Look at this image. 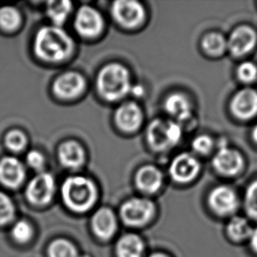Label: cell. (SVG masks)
Wrapping results in <instances>:
<instances>
[{"label":"cell","instance_id":"6da1fadb","mask_svg":"<svg viewBox=\"0 0 257 257\" xmlns=\"http://www.w3.org/2000/svg\"><path fill=\"white\" fill-rule=\"evenodd\" d=\"M34 49L40 59L49 63H59L72 53L73 41L61 27L46 26L35 35Z\"/></svg>","mask_w":257,"mask_h":257},{"label":"cell","instance_id":"603a6c76","mask_svg":"<svg viewBox=\"0 0 257 257\" xmlns=\"http://www.w3.org/2000/svg\"><path fill=\"white\" fill-rule=\"evenodd\" d=\"M227 234L231 239L236 241L246 240L250 236L253 228L247 219L242 217H233L227 224Z\"/></svg>","mask_w":257,"mask_h":257},{"label":"cell","instance_id":"2e32d148","mask_svg":"<svg viewBox=\"0 0 257 257\" xmlns=\"http://www.w3.org/2000/svg\"><path fill=\"white\" fill-rule=\"evenodd\" d=\"M143 111L134 102L120 104L115 112V121L125 132H132L138 128L143 122Z\"/></svg>","mask_w":257,"mask_h":257},{"label":"cell","instance_id":"1f68e13d","mask_svg":"<svg viewBox=\"0 0 257 257\" xmlns=\"http://www.w3.org/2000/svg\"><path fill=\"white\" fill-rule=\"evenodd\" d=\"M191 146L195 152L201 155H206L212 151L213 141L210 136L202 135L193 140Z\"/></svg>","mask_w":257,"mask_h":257},{"label":"cell","instance_id":"d590c367","mask_svg":"<svg viewBox=\"0 0 257 257\" xmlns=\"http://www.w3.org/2000/svg\"><path fill=\"white\" fill-rule=\"evenodd\" d=\"M253 137H254V141L257 143V125L254 126V130H253Z\"/></svg>","mask_w":257,"mask_h":257},{"label":"cell","instance_id":"484cf974","mask_svg":"<svg viewBox=\"0 0 257 257\" xmlns=\"http://www.w3.org/2000/svg\"><path fill=\"white\" fill-rule=\"evenodd\" d=\"M49 257H79L77 248L69 240H54L49 247Z\"/></svg>","mask_w":257,"mask_h":257},{"label":"cell","instance_id":"74e56055","mask_svg":"<svg viewBox=\"0 0 257 257\" xmlns=\"http://www.w3.org/2000/svg\"><path fill=\"white\" fill-rule=\"evenodd\" d=\"M79 257H89L88 255H83V256H79Z\"/></svg>","mask_w":257,"mask_h":257},{"label":"cell","instance_id":"d6986e66","mask_svg":"<svg viewBox=\"0 0 257 257\" xmlns=\"http://www.w3.org/2000/svg\"><path fill=\"white\" fill-rule=\"evenodd\" d=\"M163 174L159 169L152 165L141 168L136 176V186L146 193H154L163 184Z\"/></svg>","mask_w":257,"mask_h":257},{"label":"cell","instance_id":"e575fe53","mask_svg":"<svg viewBox=\"0 0 257 257\" xmlns=\"http://www.w3.org/2000/svg\"><path fill=\"white\" fill-rule=\"evenodd\" d=\"M132 93L135 94L136 96H140V95H143V88L141 86L133 87L131 88V91Z\"/></svg>","mask_w":257,"mask_h":257},{"label":"cell","instance_id":"d4e9b609","mask_svg":"<svg viewBox=\"0 0 257 257\" xmlns=\"http://www.w3.org/2000/svg\"><path fill=\"white\" fill-rule=\"evenodd\" d=\"M21 24L20 12L14 7H4L0 8V28L5 31L16 30Z\"/></svg>","mask_w":257,"mask_h":257},{"label":"cell","instance_id":"4316f807","mask_svg":"<svg viewBox=\"0 0 257 257\" xmlns=\"http://www.w3.org/2000/svg\"><path fill=\"white\" fill-rule=\"evenodd\" d=\"M5 143L8 150L13 152H21L25 150L28 144L27 136L20 130H12L8 132L5 138Z\"/></svg>","mask_w":257,"mask_h":257},{"label":"cell","instance_id":"30bf717a","mask_svg":"<svg viewBox=\"0 0 257 257\" xmlns=\"http://www.w3.org/2000/svg\"><path fill=\"white\" fill-rule=\"evenodd\" d=\"M209 205L219 215L226 216L236 211L239 199L235 191L227 186L214 188L209 195Z\"/></svg>","mask_w":257,"mask_h":257},{"label":"cell","instance_id":"ba28073f","mask_svg":"<svg viewBox=\"0 0 257 257\" xmlns=\"http://www.w3.org/2000/svg\"><path fill=\"white\" fill-rule=\"evenodd\" d=\"M200 171V164L191 154L182 153L174 158L170 167V174L177 183H189Z\"/></svg>","mask_w":257,"mask_h":257},{"label":"cell","instance_id":"52a82bcc","mask_svg":"<svg viewBox=\"0 0 257 257\" xmlns=\"http://www.w3.org/2000/svg\"><path fill=\"white\" fill-rule=\"evenodd\" d=\"M111 14L118 24L127 28L139 26L145 16L142 4L134 0L115 1L111 6Z\"/></svg>","mask_w":257,"mask_h":257},{"label":"cell","instance_id":"f1b7e54d","mask_svg":"<svg viewBox=\"0 0 257 257\" xmlns=\"http://www.w3.org/2000/svg\"><path fill=\"white\" fill-rule=\"evenodd\" d=\"M15 208L12 199L0 191V226L11 222L14 217Z\"/></svg>","mask_w":257,"mask_h":257},{"label":"cell","instance_id":"7a4b0ae2","mask_svg":"<svg viewBox=\"0 0 257 257\" xmlns=\"http://www.w3.org/2000/svg\"><path fill=\"white\" fill-rule=\"evenodd\" d=\"M97 86L102 97L116 101L125 97L131 91L132 84L126 68L119 63H110L99 71Z\"/></svg>","mask_w":257,"mask_h":257},{"label":"cell","instance_id":"44dd1931","mask_svg":"<svg viewBox=\"0 0 257 257\" xmlns=\"http://www.w3.org/2000/svg\"><path fill=\"white\" fill-rule=\"evenodd\" d=\"M144 249L143 241L136 234H125L116 245V254L118 257H142Z\"/></svg>","mask_w":257,"mask_h":257},{"label":"cell","instance_id":"7402d4cb","mask_svg":"<svg viewBox=\"0 0 257 257\" xmlns=\"http://www.w3.org/2000/svg\"><path fill=\"white\" fill-rule=\"evenodd\" d=\"M72 10L70 1H49L47 4V15L51 20L54 26L61 27L67 21Z\"/></svg>","mask_w":257,"mask_h":257},{"label":"cell","instance_id":"4fadbf2b","mask_svg":"<svg viewBox=\"0 0 257 257\" xmlns=\"http://www.w3.org/2000/svg\"><path fill=\"white\" fill-rule=\"evenodd\" d=\"M257 42V35L249 27H240L233 30L227 41V49L234 56H242L253 50Z\"/></svg>","mask_w":257,"mask_h":257},{"label":"cell","instance_id":"277c9868","mask_svg":"<svg viewBox=\"0 0 257 257\" xmlns=\"http://www.w3.org/2000/svg\"><path fill=\"white\" fill-rule=\"evenodd\" d=\"M183 130L177 122L154 119L147 129V139L150 147L158 151L171 149L180 142Z\"/></svg>","mask_w":257,"mask_h":257},{"label":"cell","instance_id":"4dcf8cb0","mask_svg":"<svg viewBox=\"0 0 257 257\" xmlns=\"http://www.w3.org/2000/svg\"><path fill=\"white\" fill-rule=\"evenodd\" d=\"M237 75L244 83H252L257 77V67L252 62H245L238 67Z\"/></svg>","mask_w":257,"mask_h":257},{"label":"cell","instance_id":"3957f363","mask_svg":"<svg viewBox=\"0 0 257 257\" xmlns=\"http://www.w3.org/2000/svg\"><path fill=\"white\" fill-rule=\"evenodd\" d=\"M61 191L64 204L74 212H86L92 207L97 198L93 182L82 176L68 177Z\"/></svg>","mask_w":257,"mask_h":257},{"label":"cell","instance_id":"8d00e7d4","mask_svg":"<svg viewBox=\"0 0 257 257\" xmlns=\"http://www.w3.org/2000/svg\"><path fill=\"white\" fill-rule=\"evenodd\" d=\"M150 257H168L167 255H165L164 254H161V253H157V254H153L152 255H150Z\"/></svg>","mask_w":257,"mask_h":257},{"label":"cell","instance_id":"83f0119b","mask_svg":"<svg viewBox=\"0 0 257 257\" xmlns=\"http://www.w3.org/2000/svg\"><path fill=\"white\" fill-rule=\"evenodd\" d=\"M244 203L247 215L251 219L257 220V181H254L247 188Z\"/></svg>","mask_w":257,"mask_h":257},{"label":"cell","instance_id":"8992f818","mask_svg":"<svg viewBox=\"0 0 257 257\" xmlns=\"http://www.w3.org/2000/svg\"><path fill=\"white\" fill-rule=\"evenodd\" d=\"M56 191V182L52 175L41 172L28 183L26 195L35 205H46L51 201Z\"/></svg>","mask_w":257,"mask_h":257},{"label":"cell","instance_id":"836d02e7","mask_svg":"<svg viewBox=\"0 0 257 257\" xmlns=\"http://www.w3.org/2000/svg\"><path fill=\"white\" fill-rule=\"evenodd\" d=\"M249 241H250L251 248L257 253V227L252 230L250 236H249Z\"/></svg>","mask_w":257,"mask_h":257},{"label":"cell","instance_id":"5bb4252c","mask_svg":"<svg viewBox=\"0 0 257 257\" xmlns=\"http://www.w3.org/2000/svg\"><path fill=\"white\" fill-rule=\"evenodd\" d=\"M24 164L14 157H5L0 160V183L8 188H18L25 180Z\"/></svg>","mask_w":257,"mask_h":257},{"label":"cell","instance_id":"cb8c5ba5","mask_svg":"<svg viewBox=\"0 0 257 257\" xmlns=\"http://www.w3.org/2000/svg\"><path fill=\"white\" fill-rule=\"evenodd\" d=\"M202 46L209 55L220 56L227 49V41L220 34L211 33L204 37Z\"/></svg>","mask_w":257,"mask_h":257},{"label":"cell","instance_id":"5b68a950","mask_svg":"<svg viewBox=\"0 0 257 257\" xmlns=\"http://www.w3.org/2000/svg\"><path fill=\"white\" fill-rule=\"evenodd\" d=\"M155 212V205L147 198H134L125 202L120 208L123 221L128 226H143Z\"/></svg>","mask_w":257,"mask_h":257},{"label":"cell","instance_id":"ac0fdd59","mask_svg":"<svg viewBox=\"0 0 257 257\" xmlns=\"http://www.w3.org/2000/svg\"><path fill=\"white\" fill-rule=\"evenodd\" d=\"M58 158L60 163L64 167L77 169L84 164L85 153L79 143L75 141H68L60 146Z\"/></svg>","mask_w":257,"mask_h":257},{"label":"cell","instance_id":"9c48e42d","mask_svg":"<svg viewBox=\"0 0 257 257\" xmlns=\"http://www.w3.org/2000/svg\"><path fill=\"white\" fill-rule=\"evenodd\" d=\"M74 26L79 35L93 37L102 31L103 18L96 9L84 6L77 11Z\"/></svg>","mask_w":257,"mask_h":257},{"label":"cell","instance_id":"f546056e","mask_svg":"<svg viewBox=\"0 0 257 257\" xmlns=\"http://www.w3.org/2000/svg\"><path fill=\"white\" fill-rule=\"evenodd\" d=\"M33 230L29 223L25 220H20L14 224L12 228V235L18 242L24 243L30 240Z\"/></svg>","mask_w":257,"mask_h":257},{"label":"cell","instance_id":"d6a6232c","mask_svg":"<svg viewBox=\"0 0 257 257\" xmlns=\"http://www.w3.org/2000/svg\"><path fill=\"white\" fill-rule=\"evenodd\" d=\"M26 161L28 166L35 171H42V169L45 167V157L37 150H32L28 152Z\"/></svg>","mask_w":257,"mask_h":257},{"label":"cell","instance_id":"9a60e30c","mask_svg":"<svg viewBox=\"0 0 257 257\" xmlns=\"http://www.w3.org/2000/svg\"><path fill=\"white\" fill-rule=\"evenodd\" d=\"M233 115L240 119H250L257 114V91L243 89L237 92L231 101Z\"/></svg>","mask_w":257,"mask_h":257},{"label":"cell","instance_id":"ffe728a7","mask_svg":"<svg viewBox=\"0 0 257 257\" xmlns=\"http://www.w3.org/2000/svg\"><path fill=\"white\" fill-rule=\"evenodd\" d=\"M164 108L169 114L179 121H186L192 115V107L183 94L173 93L167 97Z\"/></svg>","mask_w":257,"mask_h":257},{"label":"cell","instance_id":"7c38bea8","mask_svg":"<svg viewBox=\"0 0 257 257\" xmlns=\"http://www.w3.org/2000/svg\"><path fill=\"white\" fill-rule=\"evenodd\" d=\"M216 171L225 176H234L243 167V158L236 150L221 146L212 161Z\"/></svg>","mask_w":257,"mask_h":257},{"label":"cell","instance_id":"8fae6325","mask_svg":"<svg viewBox=\"0 0 257 257\" xmlns=\"http://www.w3.org/2000/svg\"><path fill=\"white\" fill-rule=\"evenodd\" d=\"M85 80L80 74L67 72L56 78L53 84L54 93L63 99H71L79 96L85 88Z\"/></svg>","mask_w":257,"mask_h":257},{"label":"cell","instance_id":"e0dca14e","mask_svg":"<svg viewBox=\"0 0 257 257\" xmlns=\"http://www.w3.org/2000/svg\"><path fill=\"white\" fill-rule=\"evenodd\" d=\"M93 232L103 240L110 239L114 234L117 222L113 212L108 208H101L96 212L91 219Z\"/></svg>","mask_w":257,"mask_h":257}]
</instances>
